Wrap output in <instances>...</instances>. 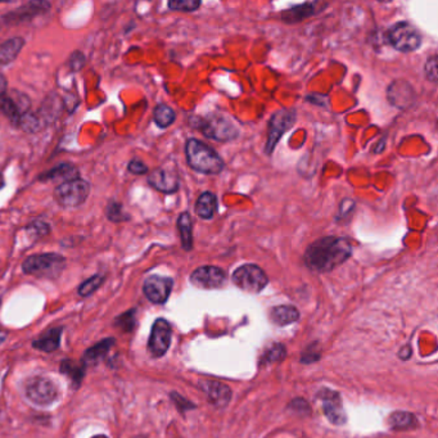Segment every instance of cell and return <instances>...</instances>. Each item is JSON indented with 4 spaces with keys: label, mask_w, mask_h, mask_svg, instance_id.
<instances>
[{
    "label": "cell",
    "mask_w": 438,
    "mask_h": 438,
    "mask_svg": "<svg viewBox=\"0 0 438 438\" xmlns=\"http://www.w3.org/2000/svg\"><path fill=\"white\" fill-rule=\"evenodd\" d=\"M178 230L180 234L182 250L192 251L193 248V221L189 212H182L179 215Z\"/></svg>",
    "instance_id": "cb8c5ba5"
},
{
    "label": "cell",
    "mask_w": 438,
    "mask_h": 438,
    "mask_svg": "<svg viewBox=\"0 0 438 438\" xmlns=\"http://www.w3.org/2000/svg\"><path fill=\"white\" fill-rule=\"evenodd\" d=\"M135 310H128L116 317L114 325L119 326L124 332H133L136 325Z\"/></svg>",
    "instance_id": "836d02e7"
},
{
    "label": "cell",
    "mask_w": 438,
    "mask_h": 438,
    "mask_svg": "<svg viewBox=\"0 0 438 438\" xmlns=\"http://www.w3.org/2000/svg\"><path fill=\"white\" fill-rule=\"evenodd\" d=\"M17 128H22L25 133H29V134H36L41 128H44V124L36 112H27V114H23Z\"/></svg>",
    "instance_id": "83f0119b"
},
{
    "label": "cell",
    "mask_w": 438,
    "mask_h": 438,
    "mask_svg": "<svg viewBox=\"0 0 438 438\" xmlns=\"http://www.w3.org/2000/svg\"><path fill=\"white\" fill-rule=\"evenodd\" d=\"M77 178H80L79 168L72 164L63 162V164H58L57 166L48 170L46 173L39 175L38 180L44 182H60V184H62V182L74 180Z\"/></svg>",
    "instance_id": "e0dca14e"
},
{
    "label": "cell",
    "mask_w": 438,
    "mask_h": 438,
    "mask_svg": "<svg viewBox=\"0 0 438 438\" xmlns=\"http://www.w3.org/2000/svg\"><path fill=\"white\" fill-rule=\"evenodd\" d=\"M116 340L114 338H106V340H100L98 343H95L94 346L88 348L84 354V363H97L100 359H103L105 356L109 352V350L112 348Z\"/></svg>",
    "instance_id": "d4e9b609"
},
{
    "label": "cell",
    "mask_w": 438,
    "mask_h": 438,
    "mask_svg": "<svg viewBox=\"0 0 438 438\" xmlns=\"http://www.w3.org/2000/svg\"><path fill=\"white\" fill-rule=\"evenodd\" d=\"M67 265L66 257L54 252L35 253L22 263V272L40 279H57Z\"/></svg>",
    "instance_id": "3957f363"
},
{
    "label": "cell",
    "mask_w": 438,
    "mask_h": 438,
    "mask_svg": "<svg viewBox=\"0 0 438 438\" xmlns=\"http://www.w3.org/2000/svg\"><path fill=\"white\" fill-rule=\"evenodd\" d=\"M25 46V39L21 36L8 39L3 44H0V66H8L20 55Z\"/></svg>",
    "instance_id": "d6986e66"
},
{
    "label": "cell",
    "mask_w": 438,
    "mask_h": 438,
    "mask_svg": "<svg viewBox=\"0 0 438 438\" xmlns=\"http://www.w3.org/2000/svg\"><path fill=\"white\" fill-rule=\"evenodd\" d=\"M390 423L392 425V428L394 430H408L416 425V418L413 414H409V413H394L391 416L390 419Z\"/></svg>",
    "instance_id": "1f68e13d"
},
{
    "label": "cell",
    "mask_w": 438,
    "mask_h": 438,
    "mask_svg": "<svg viewBox=\"0 0 438 438\" xmlns=\"http://www.w3.org/2000/svg\"><path fill=\"white\" fill-rule=\"evenodd\" d=\"M185 157L189 167L201 174L218 175L225 167L219 153L196 138L185 144Z\"/></svg>",
    "instance_id": "7a4b0ae2"
},
{
    "label": "cell",
    "mask_w": 438,
    "mask_h": 438,
    "mask_svg": "<svg viewBox=\"0 0 438 438\" xmlns=\"http://www.w3.org/2000/svg\"><path fill=\"white\" fill-rule=\"evenodd\" d=\"M298 317H300L298 310L293 306H288V305L277 306L270 312V319L272 321L277 325H281V326L295 323L298 320Z\"/></svg>",
    "instance_id": "484cf974"
},
{
    "label": "cell",
    "mask_w": 438,
    "mask_h": 438,
    "mask_svg": "<svg viewBox=\"0 0 438 438\" xmlns=\"http://www.w3.org/2000/svg\"><path fill=\"white\" fill-rule=\"evenodd\" d=\"M128 171L133 175H145L150 173V168L139 159H133L128 164Z\"/></svg>",
    "instance_id": "74e56055"
},
{
    "label": "cell",
    "mask_w": 438,
    "mask_h": 438,
    "mask_svg": "<svg viewBox=\"0 0 438 438\" xmlns=\"http://www.w3.org/2000/svg\"><path fill=\"white\" fill-rule=\"evenodd\" d=\"M91 182L81 178L58 184L54 189V198L62 207H80L91 194Z\"/></svg>",
    "instance_id": "52a82bcc"
},
{
    "label": "cell",
    "mask_w": 438,
    "mask_h": 438,
    "mask_svg": "<svg viewBox=\"0 0 438 438\" xmlns=\"http://www.w3.org/2000/svg\"><path fill=\"white\" fill-rule=\"evenodd\" d=\"M105 280H106V277L103 274H95L89 279L84 280L83 283L79 286L77 293L81 297H89L102 287Z\"/></svg>",
    "instance_id": "f1b7e54d"
},
{
    "label": "cell",
    "mask_w": 438,
    "mask_h": 438,
    "mask_svg": "<svg viewBox=\"0 0 438 438\" xmlns=\"http://www.w3.org/2000/svg\"><path fill=\"white\" fill-rule=\"evenodd\" d=\"M23 230L32 238L40 239V238H44L46 235L51 234L52 227H51V224L44 220L35 219L23 227Z\"/></svg>",
    "instance_id": "f546056e"
},
{
    "label": "cell",
    "mask_w": 438,
    "mask_h": 438,
    "mask_svg": "<svg viewBox=\"0 0 438 438\" xmlns=\"http://www.w3.org/2000/svg\"><path fill=\"white\" fill-rule=\"evenodd\" d=\"M317 3H303L281 12V21L286 23L301 22L305 18L317 15Z\"/></svg>",
    "instance_id": "ac0fdd59"
},
{
    "label": "cell",
    "mask_w": 438,
    "mask_h": 438,
    "mask_svg": "<svg viewBox=\"0 0 438 438\" xmlns=\"http://www.w3.org/2000/svg\"><path fill=\"white\" fill-rule=\"evenodd\" d=\"M30 98L23 93L15 91L12 95L8 93L0 95V114L6 116L13 126H18L23 114L30 112Z\"/></svg>",
    "instance_id": "30bf717a"
},
{
    "label": "cell",
    "mask_w": 438,
    "mask_h": 438,
    "mask_svg": "<svg viewBox=\"0 0 438 438\" xmlns=\"http://www.w3.org/2000/svg\"><path fill=\"white\" fill-rule=\"evenodd\" d=\"M190 281L202 289H216L227 283V272L218 266H201L192 272Z\"/></svg>",
    "instance_id": "5bb4252c"
},
{
    "label": "cell",
    "mask_w": 438,
    "mask_h": 438,
    "mask_svg": "<svg viewBox=\"0 0 438 438\" xmlns=\"http://www.w3.org/2000/svg\"><path fill=\"white\" fill-rule=\"evenodd\" d=\"M194 126L202 131L206 138L221 143L233 142L239 136V128L235 126L234 122L223 114H212L206 117H199Z\"/></svg>",
    "instance_id": "277c9868"
},
{
    "label": "cell",
    "mask_w": 438,
    "mask_h": 438,
    "mask_svg": "<svg viewBox=\"0 0 438 438\" xmlns=\"http://www.w3.org/2000/svg\"><path fill=\"white\" fill-rule=\"evenodd\" d=\"M201 6L202 1L199 0H170L167 3L168 9L176 12H194Z\"/></svg>",
    "instance_id": "d6a6232c"
},
{
    "label": "cell",
    "mask_w": 438,
    "mask_h": 438,
    "mask_svg": "<svg viewBox=\"0 0 438 438\" xmlns=\"http://www.w3.org/2000/svg\"><path fill=\"white\" fill-rule=\"evenodd\" d=\"M0 305H1V300H0Z\"/></svg>",
    "instance_id": "ee69618b"
},
{
    "label": "cell",
    "mask_w": 438,
    "mask_h": 438,
    "mask_svg": "<svg viewBox=\"0 0 438 438\" xmlns=\"http://www.w3.org/2000/svg\"><path fill=\"white\" fill-rule=\"evenodd\" d=\"M7 89H8L7 79H6V76L3 75V74H0V95H3V94H6V93H7Z\"/></svg>",
    "instance_id": "ab89813d"
},
{
    "label": "cell",
    "mask_w": 438,
    "mask_h": 438,
    "mask_svg": "<svg viewBox=\"0 0 438 438\" xmlns=\"http://www.w3.org/2000/svg\"><path fill=\"white\" fill-rule=\"evenodd\" d=\"M7 340V333L4 332L3 329H0V345Z\"/></svg>",
    "instance_id": "60d3db41"
},
{
    "label": "cell",
    "mask_w": 438,
    "mask_h": 438,
    "mask_svg": "<svg viewBox=\"0 0 438 438\" xmlns=\"http://www.w3.org/2000/svg\"><path fill=\"white\" fill-rule=\"evenodd\" d=\"M62 374L71 380V385H75V388H79L83 383L85 371H86V364L84 361H76V360H63L60 368Z\"/></svg>",
    "instance_id": "603a6c76"
},
{
    "label": "cell",
    "mask_w": 438,
    "mask_h": 438,
    "mask_svg": "<svg viewBox=\"0 0 438 438\" xmlns=\"http://www.w3.org/2000/svg\"><path fill=\"white\" fill-rule=\"evenodd\" d=\"M319 397L321 399L323 410H324L325 416L329 419V422L337 425L345 424L346 414L342 406L340 394L329 390H323L319 394Z\"/></svg>",
    "instance_id": "2e32d148"
},
{
    "label": "cell",
    "mask_w": 438,
    "mask_h": 438,
    "mask_svg": "<svg viewBox=\"0 0 438 438\" xmlns=\"http://www.w3.org/2000/svg\"><path fill=\"white\" fill-rule=\"evenodd\" d=\"M25 394L27 400L38 406H49L58 400L60 390L51 378L35 376L25 382Z\"/></svg>",
    "instance_id": "8992f818"
},
{
    "label": "cell",
    "mask_w": 438,
    "mask_h": 438,
    "mask_svg": "<svg viewBox=\"0 0 438 438\" xmlns=\"http://www.w3.org/2000/svg\"><path fill=\"white\" fill-rule=\"evenodd\" d=\"M147 180H148V184L151 185L152 188L159 190L161 193H165V194L176 193L180 187L178 175L170 171V170L164 168V167L154 168L151 174L148 175Z\"/></svg>",
    "instance_id": "9a60e30c"
},
{
    "label": "cell",
    "mask_w": 438,
    "mask_h": 438,
    "mask_svg": "<svg viewBox=\"0 0 438 438\" xmlns=\"http://www.w3.org/2000/svg\"><path fill=\"white\" fill-rule=\"evenodd\" d=\"M286 354V348L283 347L281 345H274L269 351H266L264 354V363H275L280 360L283 356Z\"/></svg>",
    "instance_id": "d590c367"
},
{
    "label": "cell",
    "mask_w": 438,
    "mask_h": 438,
    "mask_svg": "<svg viewBox=\"0 0 438 438\" xmlns=\"http://www.w3.org/2000/svg\"><path fill=\"white\" fill-rule=\"evenodd\" d=\"M171 399L175 401L176 406L180 409V410H185V409H187L185 408V406H184V405H187L189 409L194 408V405H193V404H190V402H188V401L185 400L184 397H182V396H179L178 393H173V394H171Z\"/></svg>",
    "instance_id": "f35d334b"
},
{
    "label": "cell",
    "mask_w": 438,
    "mask_h": 438,
    "mask_svg": "<svg viewBox=\"0 0 438 438\" xmlns=\"http://www.w3.org/2000/svg\"><path fill=\"white\" fill-rule=\"evenodd\" d=\"M352 255V244L347 238L323 237L314 243L303 255L306 266L315 272H329L346 263Z\"/></svg>",
    "instance_id": "6da1fadb"
},
{
    "label": "cell",
    "mask_w": 438,
    "mask_h": 438,
    "mask_svg": "<svg viewBox=\"0 0 438 438\" xmlns=\"http://www.w3.org/2000/svg\"><path fill=\"white\" fill-rule=\"evenodd\" d=\"M424 71H425V76L430 81L434 84L437 83V55L436 54H433L427 60Z\"/></svg>",
    "instance_id": "8d00e7d4"
},
{
    "label": "cell",
    "mask_w": 438,
    "mask_h": 438,
    "mask_svg": "<svg viewBox=\"0 0 438 438\" xmlns=\"http://www.w3.org/2000/svg\"><path fill=\"white\" fill-rule=\"evenodd\" d=\"M171 343V325L165 319H157L152 326L148 351L153 357L165 355Z\"/></svg>",
    "instance_id": "7c38bea8"
},
{
    "label": "cell",
    "mask_w": 438,
    "mask_h": 438,
    "mask_svg": "<svg viewBox=\"0 0 438 438\" xmlns=\"http://www.w3.org/2000/svg\"><path fill=\"white\" fill-rule=\"evenodd\" d=\"M62 328H52L48 332L44 333L40 338L32 342V347L36 348L43 352H53L60 348L61 345Z\"/></svg>",
    "instance_id": "44dd1931"
},
{
    "label": "cell",
    "mask_w": 438,
    "mask_h": 438,
    "mask_svg": "<svg viewBox=\"0 0 438 438\" xmlns=\"http://www.w3.org/2000/svg\"><path fill=\"white\" fill-rule=\"evenodd\" d=\"M174 287V280L161 275L148 277L143 284V292L145 297L156 305L166 303L170 293Z\"/></svg>",
    "instance_id": "4fadbf2b"
},
{
    "label": "cell",
    "mask_w": 438,
    "mask_h": 438,
    "mask_svg": "<svg viewBox=\"0 0 438 438\" xmlns=\"http://www.w3.org/2000/svg\"><path fill=\"white\" fill-rule=\"evenodd\" d=\"M387 43L402 53H410L422 46V35L414 25L408 21L392 25L385 32Z\"/></svg>",
    "instance_id": "5b68a950"
},
{
    "label": "cell",
    "mask_w": 438,
    "mask_h": 438,
    "mask_svg": "<svg viewBox=\"0 0 438 438\" xmlns=\"http://www.w3.org/2000/svg\"><path fill=\"white\" fill-rule=\"evenodd\" d=\"M176 120V114L171 107L159 103L153 111V121L161 128H167L171 126Z\"/></svg>",
    "instance_id": "4316f807"
},
{
    "label": "cell",
    "mask_w": 438,
    "mask_h": 438,
    "mask_svg": "<svg viewBox=\"0 0 438 438\" xmlns=\"http://www.w3.org/2000/svg\"><path fill=\"white\" fill-rule=\"evenodd\" d=\"M232 279L237 287L248 293H260L269 283L267 275L265 274L264 270L260 266L253 264L239 266L233 272Z\"/></svg>",
    "instance_id": "ba28073f"
},
{
    "label": "cell",
    "mask_w": 438,
    "mask_h": 438,
    "mask_svg": "<svg viewBox=\"0 0 438 438\" xmlns=\"http://www.w3.org/2000/svg\"><path fill=\"white\" fill-rule=\"evenodd\" d=\"M197 216L202 220H211L218 211V197L212 192H204L197 199Z\"/></svg>",
    "instance_id": "ffe728a7"
},
{
    "label": "cell",
    "mask_w": 438,
    "mask_h": 438,
    "mask_svg": "<svg viewBox=\"0 0 438 438\" xmlns=\"http://www.w3.org/2000/svg\"><path fill=\"white\" fill-rule=\"evenodd\" d=\"M107 219L109 220L111 223L114 224H120V223H125L131 219V216L128 215V212L124 210V206L117 201H111L106 208Z\"/></svg>",
    "instance_id": "4dcf8cb0"
},
{
    "label": "cell",
    "mask_w": 438,
    "mask_h": 438,
    "mask_svg": "<svg viewBox=\"0 0 438 438\" xmlns=\"http://www.w3.org/2000/svg\"><path fill=\"white\" fill-rule=\"evenodd\" d=\"M85 55L80 51H75L74 53H71L68 58L67 66L71 69V72H79L83 69L85 66Z\"/></svg>",
    "instance_id": "e575fe53"
},
{
    "label": "cell",
    "mask_w": 438,
    "mask_h": 438,
    "mask_svg": "<svg viewBox=\"0 0 438 438\" xmlns=\"http://www.w3.org/2000/svg\"><path fill=\"white\" fill-rule=\"evenodd\" d=\"M4 187V178H3V174H0V189Z\"/></svg>",
    "instance_id": "b9f144b4"
},
{
    "label": "cell",
    "mask_w": 438,
    "mask_h": 438,
    "mask_svg": "<svg viewBox=\"0 0 438 438\" xmlns=\"http://www.w3.org/2000/svg\"><path fill=\"white\" fill-rule=\"evenodd\" d=\"M296 111L293 109H279L272 114L269 121V130H267V140L265 145V153L270 156L277 144L281 139L283 134L295 125Z\"/></svg>",
    "instance_id": "9c48e42d"
},
{
    "label": "cell",
    "mask_w": 438,
    "mask_h": 438,
    "mask_svg": "<svg viewBox=\"0 0 438 438\" xmlns=\"http://www.w3.org/2000/svg\"><path fill=\"white\" fill-rule=\"evenodd\" d=\"M91 438H108V437H107V436H105V434H99V436H95V437H91Z\"/></svg>",
    "instance_id": "7bdbcfd3"
},
{
    "label": "cell",
    "mask_w": 438,
    "mask_h": 438,
    "mask_svg": "<svg viewBox=\"0 0 438 438\" xmlns=\"http://www.w3.org/2000/svg\"><path fill=\"white\" fill-rule=\"evenodd\" d=\"M51 9V3L44 0H34L23 4L21 7L15 8V11L6 13L1 17L3 23L8 26H15L20 23L29 22L38 15H44Z\"/></svg>",
    "instance_id": "8fae6325"
},
{
    "label": "cell",
    "mask_w": 438,
    "mask_h": 438,
    "mask_svg": "<svg viewBox=\"0 0 438 438\" xmlns=\"http://www.w3.org/2000/svg\"><path fill=\"white\" fill-rule=\"evenodd\" d=\"M202 388L208 394V399L211 402H213L215 405L218 406H225L227 402L230 401V388L227 385L219 383V382H211V380H207L202 383Z\"/></svg>",
    "instance_id": "7402d4cb"
}]
</instances>
